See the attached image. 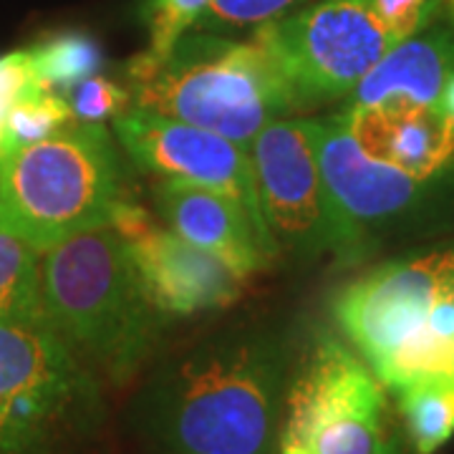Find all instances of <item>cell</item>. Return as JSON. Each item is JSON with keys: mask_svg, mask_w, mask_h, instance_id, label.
<instances>
[{"mask_svg": "<svg viewBox=\"0 0 454 454\" xmlns=\"http://www.w3.org/2000/svg\"><path fill=\"white\" fill-rule=\"evenodd\" d=\"M253 41L280 68L298 104L351 94L396 46L372 0H321L262 23Z\"/></svg>", "mask_w": 454, "mask_h": 454, "instance_id": "52a82bcc", "label": "cell"}, {"mask_svg": "<svg viewBox=\"0 0 454 454\" xmlns=\"http://www.w3.org/2000/svg\"><path fill=\"white\" fill-rule=\"evenodd\" d=\"M41 255L0 227V321L49 324L41 298Z\"/></svg>", "mask_w": 454, "mask_h": 454, "instance_id": "e0dca14e", "label": "cell"}, {"mask_svg": "<svg viewBox=\"0 0 454 454\" xmlns=\"http://www.w3.org/2000/svg\"><path fill=\"white\" fill-rule=\"evenodd\" d=\"M114 131L131 160L146 172L200 184L235 200L250 215L260 240L276 258L278 247L260 215L255 169L247 149L215 131L145 109L116 116Z\"/></svg>", "mask_w": 454, "mask_h": 454, "instance_id": "9c48e42d", "label": "cell"}, {"mask_svg": "<svg viewBox=\"0 0 454 454\" xmlns=\"http://www.w3.org/2000/svg\"><path fill=\"white\" fill-rule=\"evenodd\" d=\"M124 197L119 157L104 124L74 121L0 162V227L41 253L112 225Z\"/></svg>", "mask_w": 454, "mask_h": 454, "instance_id": "277c9868", "label": "cell"}, {"mask_svg": "<svg viewBox=\"0 0 454 454\" xmlns=\"http://www.w3.org/2000/svg\"><path fill=\"white\" fill-rule=\"evenodd\" d=\"M38 94H43V86L35 76L31 51H13L0 56V121H5V114L18 101H26Z\"/></svg>", "mask_w": 454, "mask_h": 454, "instance_id": "603a6c76", "label": "cell"}, {"mask_svg": "<svg viewBox=\"0 0 454 454\" xmlns=\"http://www.w3.org/2000/svg\"><path fill=\"white\" fill-rule=\"evenodd\" d=\"M447 3H450V13H452V18H454V0H447Z\"/></svg>", "mask_w": 454, "mask_h": 454, "instance_id": "4316f807", "label": "cell"}, {"mask_svg": "<svg viewBox=\"0 0 454 454\" xmlns=\"http://www.w3.org/2000/svg\"><path fill=\"white\" fill-rule=\"evenodd\" d=\"M41 298L51 328L116 384L149 356L160 313L152 309L124 238L89 230L41 255Z\"/></svg>", "mask_w": 454, "mask_h": 454, "instance_id": "3957f363", "label": "cell"}, {"mask_svg": "<svg viewBox=\"0 0 454 454\" xmlns=\"http://www.w3.org/2000/svg\"><path fill=\"white\" fill-rule=\"evenodd\" d=\"M454 74V38L444 31L417 33L396 43L348 94L343 112H358L387 101L439 106Z\"/></svg>", "mask_w": 454, "mask_h": 454, "instance_id": "9a60e30c", "label": "cell"}, {"mask_svg": "<svg viewBox=\"0 0 454 454\" xmlns=\"http://www.w3.org/2000/svg\"><path fill=\"white\" fill-rule=\"evenodd\" d=\"M66 101L76 121L101 124L109 116H121L127 112L131 94L104 76H89L66 94Z\"/></svg>", "mask_w": 454, "mask_h": 454, "instance_id": "7402d4cb", "label": "cell"}, {"mask_svg": "<svg viewBox=\"0 0 454 454\" xmlns=\"http://www.w3.org/2000/svg\"><path fill=\"white\" fill-rule=\"evenodd\" d=\"M439 109L447 114L454 124V74L450 76V82H447V86H444V91H442V98H439Z\"/></svg>", "mask_w": 454, "mask_h": 454, "instance_id": "d4e9b609", "label": "cell"}, {"mask_svg": "<svg viewBox=\"0 0 454 454\" xmlns=\"http://www.w3.org/2000/svg\"><path fill=\"white\" fill-rule=\"evenodd\" d=\"M260 215L278 250L321 255L351 253L358 243L354 227L325 190L316 152L313 119H278L250 146Z\"/></svg>", "mask_w": 454, "mask_h": 454, "instance_id": "ba28073f", "label": "cell"}, {"mask_svg": "<svg viewBox=\"0 0 454 454\" xmlns=\"http://www.w3.org/2000/svg\"><path fill=\"white\" fill-rule=\"evenodd\" d=\"M210 0H149L145 8L149 49L145 51L152 61H162L175 49L179 38L197 26L207 11Z\"/></svg>", "mask_w": 454, "mask_h": 454, "instance_id": "ffe728a7", "label": "cell"}, {"mask_svg": "<svg viewBox=\"0 0 454 454\" xmlns=\"http://www.w3.org/2000/svg\"><path fill=\"white\" fill-rule=\"evenodd\" d=\"M124 243L146 301L160 316L225 309L243 295V276L169 227L152 223Z\"/></svg>", "mask_w": 454, "mask_h": 454, "instance_id": "8fae6325", "label": "cell"}, {"mask_svg": "<svg viewBox=\"0 0 454 454\" xmlns=\"http://www.w3.org/2000/svg\"><path fill=\"white\" fill-rule=\"evenodd\" d=\"M101 414L94 369L49 324L0 321V454H56Z\"/></svg>", "mask_w": 454, "mask_h": 454, "instance_id": "5b68a950", "label": "cell"}, {"mask_svg": "<svg viewBox=\"0 0 454 454\" xmlns=\"http://www.w3.org/2000/svg\"><path fill=\"white\" fill-rule=\"evenodd\" d=\"M301 3L306 0H210L197 28L220 35L238 28H258L268 20L288 16Z\"/></svg>", "mask_w": 454, "mask_h": 454, "instance_id": "44dd1931", "label": "cell"}, {"mask_svg": "<svg viewBox=\"0 0 454 454\" xmlns=\"http://www.w3.org/2000/svg\"><path fill=\"white\" fill-rule=\"evenodd\" d=\"M154 197L160 217L172 232L220 258L238 276L247 278L273 262V253L262 245L250 215L223 192L164 179Z\"/></svg>", "mask_w": 454, "mask_h": 454, "instance_id": "4fadbf2b", "label": "cell"}, {"mask_svg": "<svg viewBox=\"0 0 454 454\" xmlns=\"http://www.w3.org/2000/svg\"><path fill=\"white\" fill-rule=\"evenodd\" d=\"M343 114L369 157L411 177H429L452 160L454 124L439 106L387 101Z\"/></svg>", "mask_w": 454, "mask_h": 454, "instance_id": "5bb4252c", "label": "cell"}, {"mask_svg": "<svg viewBox=\"0 0 454 454\" xmlns=\"http://www.w3.org/2000/svg\"><path fill=\"white\" fill-rule=\"evenodd\" d=\"M288 373L273 333L227 331L149 381L142 422L164 454H278Z\"/></svg>", "mask_w": 454, "mask_h": 454, "instance_id": "6da1fadb", "label": "cell"}, {"mask_svg": "<svg viewBox=\"0 0 454 454\" xmlns=\"http://www.w3.org/2000/svg\"><path fill=\"white\" fill-rule=\"evenodd\" d=\"M444 0H372L373 11L396 43L422 33Z\"/></svg>", "mask_w": 454, "mask_h": 454, "instance_id": "cb8c5ba5", "label": "cell"}, {"mask_svg": "<svg viewBox=\"0 0 454 454\" xmlns=\"http://www.w3.org/2000/svg\"><path fill=\"white\" fill-rule=\"evenodd\" d=\"M38 83L51 94H68L74 86L97 76L104 64L98 43L86 33H59L31 49Z\"/></svg>", "mask_w": 454, "mask_h": 454, "instance_id": "ac0fdd59", "label": "cell"}, {"mask_svg": "<svg viewBox=\"0 0 454 454\" xmlns=\"http://www.w3.org/2000/svg\"><path fill=\"white\" fill-rule=\"evenodd\" d=\"M278 454H396L384 384L339 339L318 336L288 373Z\"/></svg>", "mask_w": 454, "mask_h": 454, "instance_id": "8992f818", "label": "cell"}, {"mask_svg": "<svg viewBox=\"0 0 454 454\" xmlns=\"http://www.w3.org/2000/svg\"><path fill=\"white\" fill-rule=\"evenodd\" d=\"M316 121V152L325 190L339 212L361 230V223L402 212L419 192V179L364 152L346 114Z\"/></svg>", "mask_w": 454, "mask_h": 454, "instance_id": "7c38bea8", "label": "cell"}, {"mask_svg": "<svg viewBox=\"0 0 454 454\" xmlns=\"http://www.w3.org/2000/svg\"><path fill=\"white\" fill-rule=\"evenodd\" d=\"M74 121L76 119L71 114V106L61 94L43 91L38 97L18 101L16 106L5 114V121H3L5 154L28 145H35L41 139H49L51 134L61 131Z\"/></svg>", "mask_w": 454, "mask_h": 454, "instance_id": "d6986e66", "label": "cell"}, {"mask_svg": "<svg viewBox=\"0 0 454 454\" xmlns=\"http://www.w3.org/2000/svg\"><path fill=\"white\" fill-rule=\"evenodd\" d=\"M3 157H5V146H3V121H0V162H3Z\"/></svg>", "mask_w": 454, "mask_h": 454, "instance_id": "484cf974", "label": "cell"}, {"mask_svg": "<svg viewBox=\"0 0 454 454\" xmlns=\"http://www.w3.org/2000/svg\"><path fill=\"white\" fill-rule=\"evenodd\" d=\"M417 454H437L454 437V373L429 376L396 391Z\"/></svg>", "mask_w": 454, "mask_h": 454, "instance_id": "2e32d148", "label": "cell"}, {"mask_svg": "<svg viewBox=\"0 0 454 454\" xmlns=\"http://www.w3.org/2000/svg\"><path fill=\"white\" fill-rule=\"evenodd\" d=\"M454 280V253L376 268L336 298L340 331L376 372L427 324L439 293Z\"/></svg>", "mask_w": 454, "mask_h": 454, "instance_id": "30bf717a", "label": "cell"}, {"mask_svg": "<svg viewBox=\"0 0 454 454\" xmlns=\"http://www.w3.org/2000/svg\"><path fill=\"white\" fill-rule=\"evenodd\" d=\"M127 74L137 109L215 131L247 152L260 131L298 106L291 83L253 38L184 33L162 61L134 56Z\"/></svg>", "mask_w": 454, "mask_h": 454, "instance_id": "7a4b0ae2", "label": "cell"}]
</instances>
